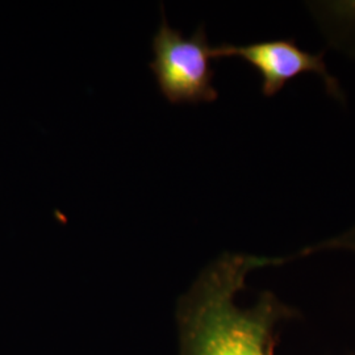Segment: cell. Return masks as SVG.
<instances>
[{
  "mask_svg": "<svg viewBox=\"0 0 355 355\" xmlns=\"http://www.w3.org/2000/svg\"><path fill=\"white\" fill-rule=\"evenodd\" d=\"M278 259L223 254L178 302L180 355H274L277 325L291 315L270 292L249 308L237 304L249 272Z\"/></svg>",
  "mask_w": 355,
  "mask_h": 355,
  "instance_id": "1",
  "label": "cell"
},
{
  "mask_svg": "<svg viewBox=\"0 0 355 355\" xmlns=\"http://www.w3.org/2000/svg\"><path fill=\"white\" fill-rule=\"evenodd\" d=\"M154 60L150 62L161 92L170 103L214 102L218 92L212 85L215 60L204 26L190 37L168 26L165 15L152 41Z\"/></svg>",
  "mask_w": 355,
  "mask_h": 355,
  "instance_id": "2",
  "label": "cell"
},
{
  "mask_svg": "<svg viewBox=\"0 0 355 355\" xmlns=\"http://www.w3.org/2000/svg\"><path fill=\"white\" fill-rule=\"evenodd\" d=\"M215 60L237 57L252 64L262 79V92L274 96L280 89L305 73H315L324 79L333 96L341 98V89L336 78L330 76L324 61V53L312 54L296 45L291 38L258 41L248 45L223 44L214 46Z\"/></svg>",
  "mask_w": 355,
  "mask_h": 355,
  "instance_id": "3",
  "label": "cell"
},
{
  "mask_svg": "<svg viewBox=\"0 0 355 355\" xmlns=\"http://www.w3.org/2000/svg\"><path fill=\"white\" fill-rule=\"evenodd\" d=\"M325 246H328V248H349V249L355 250V228L349 230L343 237L327 242Z\"/></svg>",
  "mask_w": 355,
  "mask_h": 355,
  "instance_id": "4",
  "label": "cell"
}]
</instances>
